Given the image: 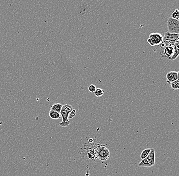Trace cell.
Returning <instances> with one entry per match:
<instances>
[{"label": "cell", "mask_w": 179, "mask_h": 176, "mask_svg": "<svg viewBox=\"0 0 179 176\" xmlns=\"http://www.w3.org/2000/svg\"><path fill=\"white\" fill-rule=\"evenodd\" d=\"M73 109V107H72V106L68 104L63 105L61 111L60 113L61 117L62 118V121L61 123H59L60 126L63 127H65L68 126L70 124V122L69 121L68 115H69V113Z\"/></svg>", "instance_id": "1"}, {"label": "cell", "mask_w": 179, "mask_h": 176, "mask_svg": "<svg viewBox=\"0 0 179 176\" xmlns=\"http://www.w3.org/2000/svg\"><path fill=\"white\" fill-rule=\"evenodd\" d=\"M167 27L169 33L179 34V22L178 20L169 18L167 20Z\"/></svg>", "instance_id": "6"}, {"label": "cell", "mask_w": 179, "mask_h": 176, "mask_svg": "<svg viewBox=\"0 0 179 176\" xmlns=\"http://www.w3.org/2000/svg\"><path fill=\"white\" fill-rule=\"evenodd\" d=\"M173 48H174V53L173 57H171V60H175L178 57L179 53V39L173 44Z\"/></svg>", "instance_id": "9"}, {"label": "cell", "mask_w": 179, "mask_h": 176, "mask_svg": "<svg viewBox=\"0 0 179 176\" xmlns=\"http://www.w3.org/2000/svg\"><path fill=\"white\" fill-rule=\"evenodd\" d=\"M173 53H174L173 44L171 46H166V48H164L163 53V56L171 60V57H173Z\"/></svg>", "instance_id": "8"}, {"label": "cell", "mask_w": 179, "mask_h": 176, "mask_svg": "<svg viewBox=\"0 0 179 176\" xmlns=\"http://www.w3.org/2000/svg\"><path fill=\"white\" fill-rule=\"evenodd\" d=\"M179 34L171 33L168 32H166L163 37L162 42L166 46L173 45L175 42L179 39Z\"/></svg>", "instance_id": "5"}, {"label": "cell", "mask_w": 179, "mask_h": 176, "mask_svg": "<svg viewBox=\"0 0 179 176\" xmlns=\"http://www.w3.org/2000/svg\"><path fill=\"white\" fill-rule=\"evenodd\" d=\"M96 89V87L94 85H91L89 86V87H88V90L91 93H94Z\"/></svg>", "instance_id": "17"}, {"label": "cell", "mask_w": 179, "mask_h": 176, "mask_svg": "<svg viewBox=\"0 0 179 176\" xmlns=\"http://www.w3.org/2000/svg\"><path fill=\"white\" fill-rule=\"evenodd\" d=\"M49 116L51 119H53V120H58L61 118L60 113H57L52 110H50L49 111Z\"/></svg>", "instance_id": "10"}, {"label": "cell", "mask_w": 179, "mask_h": 176, "mask_svg": "<svg viewBox=\"0 0 179 176\" xmlns=\"http://www.w3.org/2000/svg\"><path fill=\"white\" fill-rule=\"evenodd\" d=\"M62 107H63V104H62L61 103H55L53 105H51L50 109H51V110L60 113L61 111Z\"/></svg>", "instance_id": "11"}, {"label": "cell", "mask_w": 179, "mask_h": 176, "mask_svg": "<svg viewBox=\"0 0 179 176\" xmlns=\"http://www.w3.org/2000/svg\"><path fill=\"white\" fill-rule=\"evenodd\" d=\"M104 91L100 88H96L94 92V94L96 97H101L103 95Z\"/></svg>", "instance_id": "14"}, {"label": "cell", "mask_w": 179, "mask_h": 176, "mask_svg": "<svg viewBox=\"0 0 179 176\" xmlns=\"http://www.w3.org/2000/svg\"><path fill=\"white\" fill-rule=\"evenodd\" d=\"M166 82L171 84L172 82L179 79V73L176 71H171L166 74Z\"/></svg>", "instance_id": "7"}, {"label": "cell", "mask_w": 179, "mask_h": 176, "mask_svg": "<svg viewBox=\"0 0 179 176\" xmlns=\"http://www.w3.org/2000/svg\"><path fill=\"white\" fill-rule=\"evenodd\" d=\"M171 18L173 19L179 20V11L178 9H176L173 13L171 14Z\"/></svg>", "instance_id": "15"}, {"label": "cell", "mask_w": 179, "mask_h": 176, "mask_svg": "<svg viewBox=\"0 0 179 176\" xmlns=\"http://www.w3.org/2000/svg\"><path fill=\"white\" fill-rule=\"evenodd\" d=\"M155 152L154 149H151V150L148 156L142 160L138 163V166L147 167L150 168L155 165Z\"/></svg>", "instance_id": "3"}, {"label": "cell", "mask_w": 179, "mask_h": 176, "mask_svg": "<svg viewBox=\"0 0 179 176\" xmlns=\"http://www.w3.org/2000/svg\"><path fill=\"white\" fill-rule=\"evenodd\" d=\"M171 87L172 89L174 90H179V79L176 80L175 81L172 82L171 83Z\"/></svg>", "instance_id": "13"}, {"label": "cell", "mask_w": 179, "mask_h": 176, "mask_svg": "<svg viewBox=\"0 0 179 176\" xmlns=\"http://www.w3.org/2000/svg\"><path fill=\"white\" fill-rule=\"evenodd\" d=\"M95 153L96 158L101 161H106L110 156V152L108 149L104 145H99L95 149Z\"/></svg>", "instance_id": "2"}, {"label": "cell", "mask_w": 179, "mask_h": 176, "mask_svg": "<svg viewBox=\"0 0 179 176\" xmlns=\"http://www.w3.org/2000/svg\"><path fill=\"white\" fill-rule=\"evenodd\" d=\"M76 115V110L73 109L72 111L69 113L68 115V119H72Z\"/></svg>", "instance_id": "16"}, {"label": "cell", "mask_w": 179, "mask_h": 176, "mask_svg": "<svg viewBox=\"0 0 179 176\" xmlns=\"http://www.w3.org/2000/svg\"><path fill=\"white\" fill-rule=\"evenodd\" d=\"M163 36L159 33H152L150 34L149 38L147 39V42L150 46H159L162 43Z\"/></svg>", "instance_id": "4"}, {"label": "cell", "mask_w": 179, "mask_h": 176, "mask_svg": "<svg viewBox=\"0 0 179 176\" xmlns=\"http://www.w3.org/2000/svg\"><path fill=\"white\" fill-rule=\"evenodd\" d=\"M151 150V149H146L142 151V153L140 154V158L142 160L145 158L146 157L148 156L149 154L150 151Z\"/></svg>", "instance_id": "12"}]
</instances>
